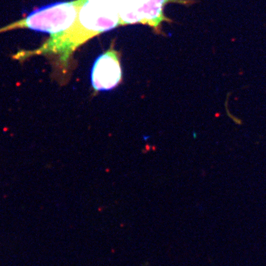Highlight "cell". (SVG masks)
<instances>
[{
  "label": "cell",
  "mask_w": 266,
  "mask_h": 266,
  "mask_svg": "<svg viewBox=\"0 0 266 266\" xmlns=\"http://www.w3.org/2000/svg\"><path fill=\"white\" fill-rule=\"evenodd\" d=\"M122 79L119 53L110 47L95 61L91 70V83L95 91L115 88Z\"/></svg>",
  "instance_id": "7a4b0ae2"
},
{
  "label": "cell",
  "mask_w": 266,
  "mask_h": 266,
  "mask_svg": "<svg viewBox=\"0 0 266 266\" xmlns=\"http://www.w3.org/2000/svg\"><path fill=\"white\" fill-rule=\"evenodd\" d=\"M87 0H73L51 4L30 13L26 17L0 28V33L17 29H29L57 34L69 28Z\"/></svg>",
  "instance_id": "6da1fadb"
}]
</instances>
